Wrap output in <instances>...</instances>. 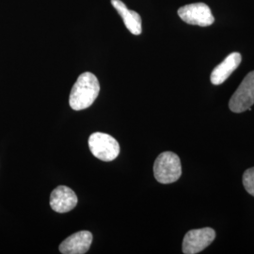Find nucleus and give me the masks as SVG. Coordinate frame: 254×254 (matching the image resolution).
Returning <instances> with one entry per match:
<instances>
[{
	"mask_svg": "<svg viewBox=\"0 0 254 254\" xmlns=\"http://www.w3.org/2000/svg\"><path fill=\"white\" fill-rule=\"evenodd\" d=\"M100 92L97 77L90 72L80 74L70 93L69 104L73 110L88 109L93 104Z\"/></svg>",
	"mask_w": 254,
	"mask_h": 254,
	"instance_id": "1",
	"label": "nucleus"
},
{
	"mask_svg": "<svg viewBox=\"0 0 254 254\" xmlns=\"http://www.w3.org/2000/svg\"><path fill=\"white\" fill-rule=\"evenodd\" d=\"M77 204L76 194L66 186H60L52 191L50 206L57 213H67Z\"/></svg>",
	"mask_w": 254,
	"mask_h": 254,
	"instance_id": "7",
	"label": "nucleus"
},
{
	"mask_svg": "<svg viewBox=\"0 0 254 254\" xmlns=\"http://www.w3.org/2000/svg\"><path fill=\"white\" fill-rule=\"evenodd\" d=\"M242 57L237 52L229 55L227 58L213 70L211 73V82L213 85H220L227 80L241 64Z\"/></svg>",
	"mask_w": 254,
	"mask_h": 254,
	"instance_id": "9",
	"label": "nucleus"
},
{
	"mask_svg": "<svg viewBox=\"0 0 254 254\" xmlns=\"http://www.w3.org/2000/svg\"><path fill=\"white\" fill-rule=\"evenodd\" d=\"M111 4L124 20L127 29L134 35H140L142 31L140 15L134 10L127 9V5L122 0H111Z\"/></svg>",
	"mask_w": 254,
	"mask_h": 254,
	"instance_id": "10",
	"label": "nucleus"
},
{
	"mask_svg": "<svg viewBox=\"0 0 254 254\" xmlns=\"http://www.w3.org/2000/svg\"><path fill=\"white\" fill-rule=\"evenodd\" d=\"M216 238V232L212 228L191 230L186 234L183 240V253L185 254H199L206 249Z\"/></svg>",
	"mask_w": 254,
	"mask_h": 254,
	"instance_id": "5",
	"label": "nucleus"
},
{
	"mask_svg": "<svg viewBox=\"0 0 254 254\" xmlns=\"http://www.w3.org/2000/svg\"><path fill=\"white\" fill-rule=\"evenodd\" d=\"M154 178L161 184H172L182 175L181 160L173 152L159 154L154 164Z\"/></svg>",
	"mask_w": 254,
	"mask_h": 254,
	"instance_id": "2",
	"label": "nucleus"
},
{
	"mask_svg": "<svg viewBox=\"0 0 254 254\" xmlns=\"http://www.w3.org/2000/svg\"><path fill=\"white\" fill-rule=\"evenodd\" d=\"M91 154L102 161H112L120 154L118 141L109 134L96 132L89 137Z\"/></svg>",
	"mask_w": 254,
	"mask_h": 254,
	"instance_id": "3",
	"label": "nucleus"
},
{
	"mask_svg": "<svg viewBox=\"0 0 254 254\" xmlns=\"http://www.w3.org/2000/svg\"><path fill=\"white\" fill-rule=\"evenodd\" d=\"M178 15L187 24L199 27H208L215 21L211 9L204 3L183 6L178 9Z\"/></svg>",
	"mask_w": 254,
	"mask_h": 254,
	"instance_id": "6",
	"label": "nucleus"
},
{
	"mask_svg": "<svg viewBox=\"0 0 254 254\" xmlns=\"http://www.w3.org/2000/svg\"><path fill=\"white\" fill-rule=\"evenodd\" d=\"M254 105V71L248 73L229 102L235 113H242Z\"/></svg>",
	"mask_w": 254,
	"mask_h": 254,
	"instance_id": "4",
	"label": "nucleus"
},
{
	"mask_svg": "<svg viewBox=\"0 0 254 254\" xmlns=\"http://www.w3.org/2000/svg\"><path fill=\"white\" fill-rule=\"evenodd\" d=\"M92 243V235L89 231H80L67 237L60 245V252L64 254H86Z\"/></svg>",
	"mask_w": 254,
	"mask_h": 254,
	"instance_id": "8",
	"label": "nucleus"
},
{
	"mask_svg": "<svg viewBox=\"0 0 254 254\" xmlns=\"http://www.w3.org/2000/svg\"><path fill=\"white\" fill-rule=\"evenodd\" d=\"M243 185L247 192L254 197V167L247 170L243 174Z\"/></svg>",
	"mask_w": 254,
	"mask_h": 254,
	"instance_id": "11",
	"label": "nucleus"
}]
</instances>
